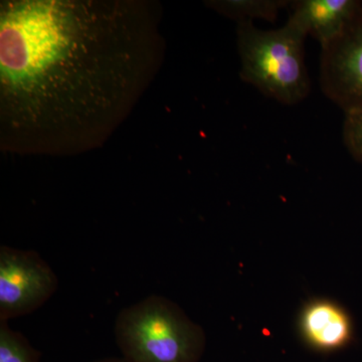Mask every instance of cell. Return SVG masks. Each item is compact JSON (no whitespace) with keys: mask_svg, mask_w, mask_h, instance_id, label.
<instances>
[{"mask_svg":"<svg viewBox=\"0 0 362 362\" xmlns=\"http://www.w3.org/2000/svg\"><path fill=\"white\" fill-rule=\"evenodd\" d=\"M160 23L147 0L1 1V148L71 156L103 146L160 70Z\"/></svg>","mask_w":362,"mask_h":362,"instance_id":"cell-1","label":"cell"},{"mask_svg":"<svg viewBox=\"0 0 362 362\" xmlns=\"http://www.w3.org/2000/svg\"><path fill=\"white\" fill-rule=\"evenodd\" d=\"M307 37L289 20L280 28L270 30L257 28L252 21L238 23L240 78L278 103H301L311 92L305 63Z\"/></svg>","mask_w":362,"mask_h":362,"instance_id":"cell-2","label":"cell"},{"mask_svg":"<svg viewBox=\"0 0 362 362\" xmlns=\"http://www.w3.org/2000/svg\"><path fill=\"white\" fill-rule=\"evenodd\" d=\"M115 338L128 362H199L206 347L202 326L159 295L123 309L116 318Z\"/></svg>","mask_w":362,"mask_h":362,"instance_id":"cell-3","label":"cell"},{"mask_svg":"<svg viewBox=\"0 0 362 362\" xmlns=\"http://www.w3.org/2000/svg\"><path fill=\"white\" fill-rule=\"evenodd\" d=\"M58 287V276L39 252L0 247V321L37 310Z\"/></svg>","mask_w":362,"mask_h":362,"instance_id":"cell-4","label":"cell"},{"mask_svg":"<svg viewBox=\"0 0 362 362\" xmlns=\"http://www.w3.org/2000/svg\"><path fill=\"white\" fill-rule=\"evenodd\" d=\"M320 84L343 113L362 110V9L337 40L321 47Z\"/></svg>","mask_w":362,"mask_h":362,"instance_id":"cell-5","label":"cell"},{"mask_svg":"<svg viewBox=\"0 0 362 362\" xmlns=\"http://www.w3.org/2000/svg\"><path fill=\"white\" fill-rule=\"evenodd\" d=\"M302 341L320 354L346 349L354 338L351 316L341 304L326 298H315L302 307L298 318Z\"/></svg>","mask_w":362,"mask_h":362,"instance_id":"cell-6","label":"cell"},{"mask_svg":"<svg viewBox=\"0 0 362 362\" xmlns=\"http://www.w3.org/2000/svg\"><path fill=\"white\" fill-rule=\"evenodd\" d=\"M288 20L307 35L318 40L321 47L337 40L361 13L358 0H298L291 1Z\"/></svg>","mask_w":362,"mask_h":362,"instance_id":"cell-7","label":"cell"},{"mask_svg":"<svg viewBox=\"0 0 362 362\" xmlns=\"http://www.w3.org/2000/svg\"><path fill=\"white\" fill-rule=\"evenodd\" d=\"M291 1L287 0H221L207 2L218 13L235 20L238 23L243 21L264 20L274 23L279 13Z\"/></svg>","mask_w":362,"mask_h":362,"instance_id":"cell-8","label":"cell"},{"mask_svg":"<svg viewBox=\"0 0 362 362\" xmlns=\"http://www.w3.org/2000/svg\"><path fill=\"white\" fill-rule=\"evenodd\" d=\"M0 362H40V352L33 349L23 333L0 321Z\"/></svg>","mask_w":362,"mask_h":362,"instance_id":"cell-9","label":"cell"},{"mask_svg":"<svg viewBox=\"0 0 362 362\" xmlns=\"http://www.w3.org/2000/svg\"><path fill=\"white\" fill-rule=\"evenodd\" d=\"M342 139L352 158L362 163V110L344 114Z\"/></svg>","mask_w":362,"mask_h":362,"instance_id":"cell-10","label":"cell"},{"mask_svg":"<svg viewBox=\"0 0 362 362\" xmlns=\"http://www.w3.org/2000/svg\"><path fill=\"white\" fill-rule=\"evenodd\" d=\"M93 362H128L126 361L125 358H123V357H121V358H119V357H107V358H102V359H98L96 361Z\"/></svg>","mask_w":362,"mask_h":362,"instance_id":"cell-11","label":"cell"}]
</instances>
